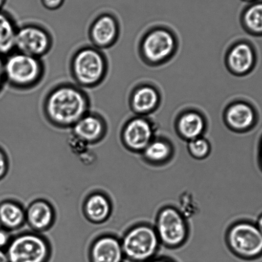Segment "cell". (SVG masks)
<instances>
[{
  "label": "cell",
  "instance_id": "obj_1",
  "mask_svg": "<svg viewBox=\"0 0 262 262\" xmlns=\"http://www.w3.org/2000/svg\"><path fill=\"white\" fill-rule=\"evenodd\" d=\"M91 101L85 90L71 82L53 86L42 103L43 116L50 125L60 129L72 128L91 111Z\"/></svg>",
  "mask_w": 262,
  "mask_h": 262
},
{
  "label": "cell",
  "instance_id": "obj_2",
  "mask_svg": "<svg viewBox=\"0 0 262 262\" xmlns=\"http://www.w3.org/2000/svg\"><path fill=\"white\" fill-rule=\"evenodd\" d=\"M69 69L74 83L84 90H93L107 77L109 62L103 51L84 45L73 53Z\"/></svg>",
  "mask_w": 262,
  "mask_h": 262
},
{
  "label": "cell",
  "instance_id": "obj_3",
  "mask_svg": "<svg viewBox=\"0 0 262 262\" xmlns=\"http://www.w3.org/2000/svg\"><path fill=\"white\" fill-rule=\"evenodd\" d=\"M47 73L42 58L15 50L4 57L6 85L12 90L27 92L42 83Z\"/></svg>",
  "mask_w": 262,
  "mask_h": 262
},
{
  "label": "cell",
  "instance_id": "obj_4",
  "mask_svg": "<svg viewBox=\"0 0 262 262\" xmlns=\"http://www.w3.org/2000/svg\"><path fill=\"white\" fill-rule=\"evenodd\" d=\"M121 243L124 258L132 262H147L155 258L160 244L155 228L145 224L129 229Z\"/></svg>",
  "mask_w": 262,
  "mask_h": 262
},
{
  "label": "cell",
  "instance_id": "obj_5",
  "mask_svg": "<svg viewBox=\"0 0 262 262\" xmlns=\"http://www.w3.org/2000/svg\"><path fill=\"white\" fill-rule=\"evenodd\" d=\"M227 241L231 251L239 258L254 260L262 256V235L256 224L235 223L228 231Z\"/></svg>",
  "mask_w": 262,
  "mask_h": 262
},
{
  "label": "cell",
  "instance_id": "obj_6",
  "mask_svg": "<svg viewBox=\"0 0 262 262\" xmlns=\"http://www.w3.org/2000/svg\"><path fill=\"white\" fill-rule=\"evenodd\" d=\"M6 254L9 262H48L51 248L41 235L27 233L11 239Z\"/></svg>",
  "mask_w": 262,
  "mask_h": 262
},
{
  "label": "cell",
  "instance_id": "obj_7",
  "mask_svg": "<svg viewBox=\"0 0 262 262\" xmlns=\"http://www.w3.org/2000/svg\"><path fill=\"white\" fill-rule=\"evenodd\" d=\"M53 43L52 33L47 27L36 23H27L17 29L15 49L42 58L52 50Z\"/></svg>",
  "mask_w": 262,
  "mask_h": 262
},
{
  "label": "cell",
  "instance_id": "obj_8",
  "mask_svg": "<svg viewBox=\"0 0 262 262\" xmlns=\"http://www.w3.org/2000/svg\"><path fill=\"white\" fill-rule=\"evenodd\" d=\"M155 229L160 243L169 248L182 246L189 234L185 216L179 210L172 207L160 210Z\"/></svg>",
  "mask_w": 262,
  "mask_h": 262
},
{
  "label": "cell",
  "instance_id": "obj_9",
  "mask_svg": "<svg viewBox=\"0 0 262 262\" xmlns=\"http://www.w3.org/2000/svg\"><path fill=\"white\" fill-rule=\"evenodd\" d=\"M120 25L114 15L105 12L98 15L91 22L88 29L91 45L99 50L109 49L118 42Z\"/></svg>",
  "mask_w": 262,
  "mask_h": 262
},
{
  "label": "cell",
  "instance_id": "obj_10",
  "mask_svg": "<svg viewBox=\"0 0 262 262\" xmlns=\"http://www.w3.org/2000/svg\"><path fill=\"white\" fill-rule=\"evenodd\" d=\"M175 49L174 36L164 29L152 30L142 40L141 51L149 62L159 63L172 54Z\"/></svg>",
  "mask_w": 262,
  "mask_h": 262
},
{
  "label": "cell",
  "instance_id": "obj_11",
  "mask_svg": "<svg viewBox=\"0 0 262 262\" xmlns=\"http://www.w3.org/2000/svg\"><path fill=\"white\" fill-rule=\"evenodd\" d=\"M154 138V126L148 120L141 117L129 119L122 128V141L131 151H143Z\"/></svg>",
  "mask_w": 262,
  "mask_h": 262
},
{
  "label": "cell",
  "instance_id": "obj_12",
  "mask_svg": "<svg viewBox=\"0 0 262 262\" xmlns=\"http://www.w3.org/2000/svg\"><path fill=\"white\" fill-rule=\"evenodd\" d=\"M107 132L108 123L105 117L91 110L71 128V134L90 145L102 141Z\"/></svg>",
  "mask_w": 262,
  "mask_h": 262
},
{
  "label": "cell",
  "instance_id": "obj_13",
  "mask_svg": "<svg viewBox=\"0 0 262 262\" xmlns=\"http://www.w3.org/2000/svg\"><path fill=\"white\" fill-rule=\"evenodd\" d=\"M90 262H123L124 256L121 241L113 235L96 238L91 247Z\"/></svg>",
  "mask_w": 262,
  "mask_h": 262
},
{
  "label": "cell",
  "instance_id": "obj_14",
  "mask_svg": "<svg viewBox=\"0 0 262 262\" xmlns=\"http://www.w3.org/2000/svg\"><path fill=\"white\" fill-rule=\"evenodd\" d=\"M26 221L35 231L48 230L55 221V211L50 203L47 201H34L25 210Z\"/></svg>",
  "mask_w": 262,
  "mask_h": 262
},
{
  "label": "cell",
  "instance_id": "obj_15",
  "mask_svg": "<svg viewBox=\"0 0 262 262\" xmlns=\"http://www.w3.org/2000/svg\"><path fill=\"white\" fill-rule=\"evenodd\" d=\"M226 124L234 131L244 132L251 128L255 121L253 108L244 102L233 103L226 110Z\"/></svg>",
  "mask_w": 262,
  "mask_h": 262
},
{
  "label": "cell",
  "instance_id": "obj_16",
  "mask_svg": "<svg viewBox=\"0 0 262 262\" xmlns=\"http://www.w3.org/2000/svg\"><path fill=\"white\" fill-rule=\"evenodd\" d=\"M254 53L251 46L241 42L233 46L227 56L228 68L236 75H244L250 71L254 63Z\"/></svg>",
  "mask_w": 262,
  "mask_h": 262
},
{
  "label": "cell",
  "instance_id": "obj_17",
  "mask_svg": "<svg viewBox=\"0 0 262 262\" xmlns=\"http://www.w3.org/2000/svg\"><path fill=\"white\" fill-rule=\"evenodd\" d=\"M129 106L135 113L144 115L155 110L159 102V95L151 86L137 88L129 97Z\"/></svg>",
  "mask_w": 262,
  "mask_h": 262
},
{
  "label": "cell",
  "instance_id": "obj_18",
  "mask_svg": "<svg viewBox=\"0 0 262 262\" xmlns=\"http://www.w3.org/2000/svg\"><path fill=\"white\" fill-rule=\"evenodd\" d=\"M83 210L86 218L91 222L103 223L107 220L111 214V201L102 193H93L86 198Z\"/></svg>",
  "mask_w": 262,
  "mask_h": 262
},
{
  "label": "cell",
  "instance_id": "obj_19",
  "mask_svg": "<svg viewBox=\"0 0 262 262\" xmlns=\"http://www.w3.org/2000/svg\"><path fill=\"white\" fill-rule=\"evenodd\" d=\"M18 27L8 12L0 11V55L4 57L13 52Z\"/></svg>",
  "mask_w": 262,
  "mask_h": 262
},
{
  "label": "cell",
  "instance_id": "obj_20",
  "mask_svg": "<svg viewBox=\"0 0 262 262\" xmlns=\"http://www.w3.org/2000/svg\"><path fill=\"white\" fill-rule=\"evenodd\" d=\"M177 130L188 141L202 137L205 129V121L200 113L187 112L178 120Z\"/></svg>",
  "mask_w": 262,
  "mask_h": 262
},
{
  "label": "cell",
  "instance_id": "obj_21",
  "mask_svg": "<svg viewBox=\"0 0 262 262\" xmlns=\"http://www.w3.org/2000/svg\"><path fill=\"white\" fill-rule=\"evenodd\" d=\"M26 222L25 210L21 205L12 201L0 204V223L7 230H16Z\"/></svg>",
  "mask_w": 262,
  "mask_h": 262
},
{
  "label": "cell",
  "instance_id": "obj_22",
  "mask_svg": "<svg viewBox=\"0 0 262 262\" xmlns=\"http://www.w3.org/2000/svg\"><path fill=\"white\" fill-rule=\"evenodd\" d=\"M145 159L154 164H162L172 154L170 144L164 139H154L142 151Z\"/></svg>",
  "mask_w": 262,
  "mask_h": 262
},
{
  "label": "cell",
  "instance_id": "obj_23",
  "mask_svg": "<svg viewBox=\"0 0 262 262\" xmlns=\"http://www.w3.org/2000/svg\"><path fill=\"white\" fill-rule=\"evenodd\" d=\"M243 21L249 31L262 34V1L253 2L244 10Z\"/></svg>",
  "mask_w": 262,
  "mask_h": 262
},
{
  "label": "cell",
  "instance_id": "obj_24",
  "mask_svg": "<svg viewBox=\"0 0 262 262\" xmlns=\"http://www.w3.org/2000/svg\"><path fill=\"white\" fill-rule=\"evenodd\" d=\"M188 151L195 159L202 160L207 158L211 151L209 141L203 136L188 142Z\"/></svg>",
  "mask_w": 262,
  "mask_h": 262
},
{
  "label": "cell",
  "instance_id": "obj_25",
  "mask_svg": "<svg viewBox=\"0 0 262 262\" xmlns=\"http://www.w3.org/2000/svg\"><path fill=\"white\" fill-rule=\"evenodd\" d=\"M65 0H41L42 6L49 11H56L60 9Z\"/></svg>",
  "mask_w": 262,
  "mask_h": 262
},
{
  "label": "cell",
  "instance_id": "obj_26",
  "mask_svg": "<svg viewBox=\"0 0 262 262\" xmlns=\"http://www.w3.org/2000/svg\"><path fill=\"white\" fill-rule=\"evenodd\" d=\"M11 235L6 229H0V249L9 246L11 242Z\"/></svg>",
  "mask_w": 262,
  "mask_h": 262
},
{
  "label": "cell",
  "instance_id": "obj_27",
  "mask_svg": "<svg viewBox=\"0 0 262 262\" xmlns=\"http://www.w3.org/2000/svg\"><path fill=\"white\" fill-rule=\"evenodd\" d=\"M8 164L6 155L1 149H0V179H2L6 175Z\"/></svg>",
  "mask_w": 262,
  "mask_h": 262
},
{
  "label": "cell",
  "instance_id": "obj_28",
  "mask_svg": "<svg viewBox=\"0 0 262 262\" xmlns=\"http://www.w3.org/2000/svg\"><path fill=\"white\" fill-rule=\"evenodd\" d=\"M6 85V79H5L4 74V57L3 56L0 55V94L4 91Z\"/></svg>",
  "mask_w": 262,
  "mask_h": 262
},
{
  "label": "cell",
  "instance_id": "obj_29",
  "mask_svg": "<svg viewBox=\"0 0 262 262\" xmlns=\"http://www.w3.org/2000/svg\"><path fill=\"white\" fill-rule=\"evenodd\" d=\"M147 262H175L174 261L172 260L169 258H164V257H162V258H154L151 259Z\"/></svg>",
  "mask_w": 262,
  "mask_h": 262
},
{
  "label": "cell",
  "instance_id": "obj_30",
  "mask_svg": "<svg viewBox=\"0 0 262 262\" xmlns=\"http://www.w3.org/2000/svg\"><path fill=\"white\" fill-rule=\"evenodd\" d=\"M0 262H9L6 253L0 249Z\"/></svg>",
  "mask_w": 262,
  "mask_h": 262
},
{
  "label": "cell",
  "instance_id": "obj_31",
  "mask_svg": "<svg viewBox=\"0 0 262 262\" xmlns=\"http://www.w3.org/2000/svg\"><path fill=\"white\" fill-rule=\"evenodd\" d=\"M258 160L259 166H260L262 170V139L261 140L260 143H259V152H258Z\"/></svg>",
  "mask_w": 262,
  "mask_h": 262
},
{
  "label": "cell",
  "instance_id": "obj_32",
  "mask_svg": "<svg viewBox=\"0 0 262 262\" xmlns=\"http://www.w3.org/2000/svg\"><path fill=\"white\" fill-rule=\"evenodd\" d=\"M256 225L259 229V230L260 231L262 235V213L259 216L258 220H257Z\"/></svg>",
  "mask_w": 262,
  "mask_h": 262
},
{
  "label": "cell",
  "instance_id": "obj_33",
  "mask_svg": "<svg viewBox=\"0 0 262 262\" xmlns=\"http://www.w3.org/2000/svg\"><path fill=\"white\" fill-rule=\"evenodd\" d=\"M7 0H0V11H3L5 4L6 3Z\"/></svg>",
  "mask_w": 262,
  "mask_h": 262
},
{
  "label": "cell",
  "instance_id": "obj_34",
  "mask_svg": "<svg viewBox=\"0 0 262 262\" xmlns=\"http://www.w3.org/2000/svg\"><path fill=\"white\" fill-rule=\"evenodd\" d=\"M244 2H248V3H253V2H255L256 1H258V0H243Z\"/></svg>",
  "mask_w": 262,
  "mask_h": 262
}]
</instances>
